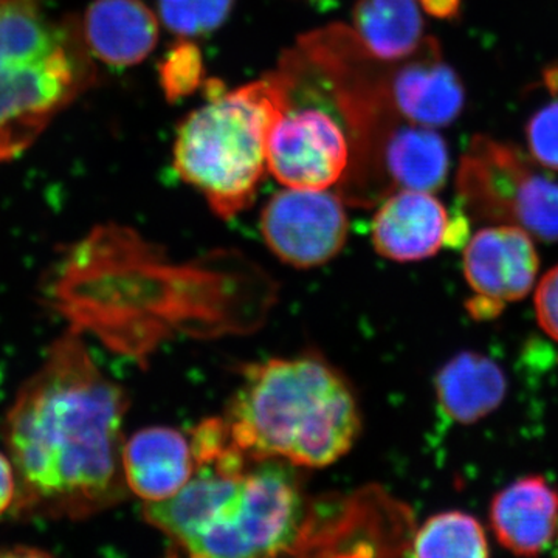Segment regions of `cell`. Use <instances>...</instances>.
I'll return each instance as SVG.
<instances>
[{"instance_id": "obj_24", "label": "cell", "mask_w": 558, "mask_h": 558, "mask_svg": "<svg viewBox=\"0 0 558 558\" xmlns=\"http://www.w3.org/2000/svg\"><path fill=\"white\" fill-rule=\"evenodd\" d=\"M16 498V475L9 454L0 451V517L10 512Z\"/></svg>"}, {"instance_id": "obj_19", "label": "cell", "mask_w": 558, "mask_h": 558, "mask_svg": "<svg viewBox=\"0 0 558 558\" xmlns=\"http://www.w3.org/2000/svg\"><path fill=\"white\" fill-rule=\"evenodd\" d=\"M512 226L534 240L558 242V182L532 172L513 209Z\"/></svg>"}, {"instance_id": "obj_23", "label": "cell", "mask_w": 558, "mask_h": 558, "mask_svg": "<svg viewBox=\"0 0 558 558\" xmlns=\"http://www.w3.org/2000/svg\"><path fill=\"white\" fill-rule=\"evenodd\" d=\"M534 304L539 328L558 343V264L539 279Z\"/></svg>"}, {"instance_id": "obj_13", "label": "cell", "mask_w": 558, "mask_h": 558, "mask_svg": "<svg viewBox=\"0 0 558 558\" xmlns=\"http://www.w3.org/2000/svg\"><path fill=\"white\" fill-rule=\"evenodd\" d=\"M123 472L131 494L145 502L174 497L196 472L191 439L170 427L140 429L124 442Z\"/></svg>"}, {"instance_id": "obj_20", "label": "cell", "mask_w": 558, "mask_h": 558, "mask_svg": "<svg viewBox=\"0 0 558 558\" xmlns=\"http://www.w3.org/2000/svg\"><path fill=\"white\" fill-rule=\"evenodd\" d=\"M233 7L234 0H159V16L172 35L190 39L218 31Z\"/></svg>"}, {"instance_id": "obj_15", "label": "cell", "mask_w": 558, "mask_h": 558, "mask_svg": "<svg viewBox=\"0 0 558 558\" xmlns=\"http://www.w3.org/2000/svg\"><path fill=\"white\" fill-rule=\"evenodd\" d=\"M435 388L446 416L470 425L499 409L508 395V377L487 355L462 351L439 369Z\"/></svg>"}, {"instance_id": "obj_11", "label": "cell", "mask_w": 558, "mask_h": 558, "mask_svg": "<svg viewBox=\"0 0 558 558\" xmlns=\"http://www.w3.org/2000/svg\"><path fill=\"white\" fill-rule=\"evenodd\" d=\"M449 220L446 207L432 193L399 190L374 215L371 240L384 258L417 263L446 245Z\"/></svg>"}, {"instance_id": "obj_18", "label": "cell", "mask_w": 558, "mask_h": 558, "mask_svg": "<svg viewBox=\"0 0 558 558\" xmlns=\"http://www.w3.org/2000/svg\"><path fill=\"white\" fill-rule=\"evenodd\" d=\"M410 554L421 558H484L490 550L480 521L461 510H450L429 517L414 532Z\"/></svg>"}, {"instance_id": "obj_1", "label": "cell", "mask_w": 558, "mask_h": 558, "mask_svg": "<svg viewBox=\"0 0 558 558\" xmlns=\"http://www.w3.org/2000/svg\"><path fill=\"white\" fill-rule=\"evenodd\" d=\"M130 399L70 328L22 384L2 421L16 475L17 520L81 521L126 501L124 417Z\"/></svg>"}, {"instance_id": "obj_10", "label": "cell", "mask_w": 558, "mask_h": 558, "mask_svg": "<svg viewBox=\"0 0 558 558\" xmlns=\"http://www.w3.org/2000/svg\"><path fill=\"white\" fill-rule=\"evenodd\" d=\"M464 277L476 295L512 303L531 293L539 258L531 234L512 223L486 227L464 250Z\"/></svg>"}, {"instance_id": "obj_4", "label": "cell", "mask_w": 558, "mask_h": 558, "mask_svg": "<svg viewBox=\"0 0 558 558\" xmlns=\"http://www.w3.org/2000/svg\"><path fill=\"white\" fill-rule=\"evenodd\" d=\"M296 72L288 60L278 72L209 98L180 123L174 170L231 219L253 204L267 168L270 132L292 106Z\"/></svg>"}, {"instance_id": "obj_16", "label": "cell", "mask_w": 558, "mask_h": 558, "mask_svg": "<svg viewBox=\"0 0 558 558\" xmlns=\"http://www.w3.org/2000/svg\"><path fill=\"white\" fill-rule=\"evenodd\" d=\"M380 170L389 194L396 189L436 193L449 179V146L433 128L405 121L388 140Z\"/></svg>"}, {"instance_id": "obj_6", "label": "cell", "mask_w": 558, "mask_h": 558, "mask_svg": "<svg viewBox=\"0 0 558 558\" xmlns=\"http://www.w3.org/2000/svg\"><path fill=\"white\" fill-rule=\"evenodd\" d=\"M259 227L264 242L278 259L311 269L329 263L343 250L349 220L337 194L289 189L270 197Z\"/></svg>"}, {"instance_id": "obj_5", "label": "cell", "mask_w": 558, "mask_h": 558, "mask_svg": "<svg viewBox=\"0 0 558 558\" xmlns=\"http://www.w3.org/2000/svg\"><path fill=\"white\" fill-rule=\"evenodd\" d=\"M94 81L81 25L39 0H0V163L31 148Z\"/></svg>"}, {"instance_id": "obj_7", "label": "cell", "mask_w": 558, "mask_h": 558, "mask_svg": "<svg viewBox=\"0 0 558 558\" xmlns=\"http://www.w3.org/2000/svg\"><path fill=\"white\" fill-rule=\"evenodd\" d=\"M351 148L332 116L290 106L270 132L267 168L289 189L328 190L347 174Z\"/></svg>"}, {"instance_id": "obj_9", "label": "cell", "mask_w": 558, "mask_h": 558, "mask_svg": "<svg viewBox=\"0 0 558 558\" xmlns=\"http://www.w3.org/2000/svg\"><path fill=\"white\" fill-rule=\"evenodd\" d=\"M534 171L515 146L478 135L470 142L459 165V201L473 218L512 223L517 201Z\"/></svg>"}, {"instance_id": "obj_14", "label": "cell", "mask_w": 558, "mask_h": 558, "mask_svg": "<svg viewBox=\"0 0 558 558\" xmlns=\"http://www.w3.org/2000/svg\"><path fill=\"white\" fill-rule=\"evenodd\" d=\"M92 57L112 68L145 61L159 40V20L142 0H94L81 24Z\"/></svg>"}, {"instance_id": "obj_21", "label": "cell", "mask_w": 558, "mask_h": 558, "mask_svg": "<svg viewBox=\"0 0 558 558\" xmlns=\"http://www.w3.org/2000/svg\"><path fill=\"white\" fill-rule=\"evenodd\" d=\"M204 75L202 51L186 38L180 39L159 65L161 90L171 102L190 97L199 89Z\"/></svg>"}, {"instance_id": "obj_2", "label": "cell", "mask_w": 558, "mask_h": 558, "mask_svg": "<svg viewBox=\"0 0 558 558\" xmlns=\"http://www.w3.org/2000/svg\"><path fill=\"white\" fill-rule=\"evenodd\" d=\"M293 468L279 459L240 470L197 465L174 497L145 502L143 517L190 557L292 554L311 509Z\"/></svg>"}, {"instance_id": "obj_8", "label": "cell", "mask_w": 558, "mask_h": 558, "mask_svg": "<svg viewBox=\"0 0 558 558\" xmlns=\"http://www.w3.org/2000/svg\"><path fill=\"white\" fill-rule=\"evenodd\" d=\"M385 83L392 106L409 123L450 126L464 110V84L440 58L435 39L425 38L416 53L385 68Z\"/></svg>"}, {"instance_id": "obj_17", "label": "cell", "mask_w": 558, "mask_h": 558, "mask_svg": "<svg viewBox=\"0 0 558 558\" xmlns=\"http://www.w3.org/2000/svg\"><path fill=\"white\" fill-rule=\"evenodd\" d=\"M352 22L363 47L387 64L407 60L425 40L416 0H357Z\"/></svg>"}, {"instance_id": "obj_25", "label": "cell", "mask_w": 558, "mask_h": 558, "mask_svg": "<svg viewBox=\"0 0 558 558\" xmlns=\"http://www.w3.org/2000/svg\"><path fill=\"white\" fill-rule=\"evenodd\" d=\"M417 2L421 3L425 13L438 20H457L461 13L462 0H417Z\"/></svg>"}, {"instance_id": "obj_12", "label": "cell", "mask_w": 558, "mask_h": 558, "mask_svg": "<svg viewBox=\"0 0 558 558\" xmlns=\"http://www.w3.org/2000/svg\"><path fill=\"white\" fill-rule=\"evenodd\" d=\"M488 519L502 548L538 556L557 534L558 490L539 475L513 481L492 499Z\"/></svg>"}, {"instance_id": "obj_22", "label": "cell", "mask_w": 558, "mask_h": 558, "mask_svg": "<svg viewBox=\"0 0 558 558\" xmlns=\"http://www.w3.org/2000/svg\"><path fill=\"white\" fill-rule=\"evenodd\" d=\"M526 140L532 159L558 171V101L543 106L529 119Z\"/></svg>"}, {"instance_id": "obj_3", "label": "cell", "mask_w": 558, "mask_h": 558, "mask_svg": "<svg viewBox=\"0 0 558 558\" xmlns=\"http://www.w3.org/2000/svg\"><path fill=\"white\" fill-rule=\"evenodd\" d=\"M223 421L252 461L322 469L343 458L362 418L347 380L314 355L245 366Z\"/></svg>"}]
</instances>
